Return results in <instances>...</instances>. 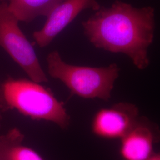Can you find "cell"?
Here are the masks:
<instances>
[{
	"label": "cell",
	"instance_id": "6da1fadb",
	"mask_svg": "<svg viewBox=\"0 0 160 160\" xmlns=\"http://www.w3.org/2000/svg\"><path fill=\"white\" fill-rule=\"evenodd\" d=\"M84 33L99 49L128 56L139 69L149 64V46L154 33V10L117 0L110 7H100L82 23Z\"/></svg>",
	"mask_w": 160,
	"mask_h": 160
},
{
	"label": "cell",
	"instance_id": "7a4b0ae2",
	"mask_svg": "<svg viewBox=\"0 0 160 160\" xmlns=\"http://www.w3.org/2000/svg\"><path fill=\"white\" fill-rule=\"evenodd\" d=\"M16 109L33 119L50 121L65 128L69 116L63 104L40 83L33 80L9 77L0 89V106Z\"/></svg>",
	"mask_w": 160,
	"mask_h": 160
},
{
	"label": "cell",
	"instance_id": "3957f363",
	"mask_svg": "<svg viewBox=\"0 0 160 160\" xmlns=\"http://www.w3.org/2000/svg\"><path fill=\"white\" fill-rule=\"evenodd\" d=\"M46 61L52 78L60 80L73 94L84 98L108 101L120 71L116 63L99 68L68 64L57 51L51 52Z\"/></svg>",
	"mask_w": 160,
	"mask_h": 160
},
{
	"label": "cell",
	"instance_id": "277c9868",
	"mask_svg": "<svg viewBox=\"0 0 160 160\" xmlns=\"http://www.w3.org/2000/svg\"><path fill=\"white\" fill-rule=\"evenodd\" d=\"M20 21L8 8V2H0V46L23 69L30 80L48 81L34 48L20 29Z\"/></svg>",
	"mask_w": 160,
	"mask_h": 160
},
{
	"label": "cell",
	"instance_id": "5b68a950",
	"mask_svg": "<svg viewBox=\"0 0 160 160\" xmlns=\"http://www.w3.org/2000/svg\"><path fill=\"white\" fill-rule=\"evenodd\" d=\"M139 110L132 103L120 102L99 110L92 121V132L98 137L121 139L137 122Z\"/></svg>",
	"mask_w": 160,
	"mask_h": 160
},
{
	"label": "cell",
	"instance_id": "8992f818",
	"mask_svg": "<svg viewBox=\"0 0 160 160\" xmlns=\"http://www.w3.org/2000/svg\"><path fill=\"white\" fill-rule=\"evenodd\" d=\"M160 141L159 126L148 118L139 116L120 139V157L122 160H146L154 153V146Z\"/></svg>",
	"mask_w": 160,
	"mask_h": 160
},
{
	"label": "cell",
	"instance_id": "52a82bcc",
	"mask_svg": "<svg viewBox=\"0 0 160 160\" xmlns=\"http://www.w3.org/2000/svg\"><path fill=\"white\" fill-rule=\"evenodd\" d=\"M100 8L96 0H65L48 16L43 27L34 32V40L40 48L46 47L81 12L88 8L97 11Z\"/></svg>",
	"mask_w": 160,
	"mask_h": 160
},
{
	"label": "cell",
	"instance_id": "ba28073f",
	"mask_svg": "<svg viewBox=\"0 0 160 160\" xmlns=\"http://www.w3.org/2000/svg\"><path fill=\"white\" fill-rule=\"evenodd\" d=\"M65 0H10L8 8L20 22H30L46 16Z\"/></svg>",
	"mask_w": 160,
	"mask_h": 160
},
{
	"label": "cell",
	"instance_id": "9c48e42d",
	"mask_svg": "<svg viewBox=\"0 0 160 160\" xmlns=\"http://www.w3.org/2000/svg\"><path fill=\"white\" fill-rule=\"evenodd\" d=\"M24 136L17 128L1 136L0 160H43L33 149L22 145Z\"/></svg>",
	"mask_w": 160,
	"mask_h": 160
},
{
	"label": "cell",
	"instance_id": "30bf717a",
	"mask_svg": "<svg viewBox=\"0 0 160 160\" xmlns=\"http://www.w3.org/2000/svg\"><path fill=\"white\" fill-rule=\"evenodd\" d=\"M146 160H160V151L158 152H154Z\"/></svg>",
	"mask_w": 160,
	"mask_h": 160
},
{
	"label": "cell",
	"instance_id": "8fae6325",
	"mask_svg": "<svg viewBox=\"0 0 160 160\" xmlns=\"http://www.w3.org/2000/svg\"><path fill=\"white\" fill-rule=\"evenodd\" d=\"M10 0H0V2H7V1H9Z\"/></svg>",
	"mask_w": 160,
	"mask_h": 160
},
{
	"label": "cell",
	"instance_id": "7c38bea8",
	"mask_svg": "<svg viewBox=\"0 0 160 160\" xmlns=\"http://www.w3.org/2000/svg\"><path fill=\"white\" fill-rule=\"evenodd\" d=\"M0 109H1V106H0ZM1 110H0V128H1Z\"/></svg>",
	"mask_w": 160,
	"mask_h": 160
},
{
	"label": "cell",
	"instance_id": "4fadbf2b",
	"mask_svg": "<svg viewBox=\"0 0 160 160\" xmlns=\"http://www.w3.org/2000/svg\"><path fill=\"white\" fill-rule=\"evenodd\" d=\"M1 136L0 137V141H1Z\"/></svg>",
	"mask_w": 160,
	"mask_h": 160
}]
</instances>
